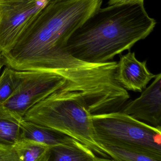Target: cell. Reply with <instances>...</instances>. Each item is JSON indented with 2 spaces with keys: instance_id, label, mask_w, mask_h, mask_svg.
Masks as SVG:
<instances>
[{
  "instance_id": "1",
  "label": "cell",
  "mask_w": 161,
  "mask_h": 161,
  "mask_svg": "<svg viewBox=\"0 0 161 161\" xmlns=\"http://www.w3.org/2000/svg\"><path fill=\"white\" fill-rule=\"evenodd\" d=\"M103 0L50 1L14 48L2 54L15 70L54 72L69 79L84 62L66 50L72 34L95 14Z\"/></svg>"
},
{
  "instance_id": "2",
  "label": "cell",
  "mask_w": 161,
  "mask_h": 161,
  "mask_svg": "<svg viewBox=\"0 0 161 161\" xmlns=\"http://www.w3.org/2000/svg\"><path fill=\"white\" fill-rule=\"evenodd\" d=\"M156 25L144 5L101 7L72 34L66 50L84 62H109L146 39Z\"/></svg>"
},
{
  "instance_id": "3",
  "label": "cell",
  "mask_w": 161,
  "mask_h": 161,
  "mask_svg": "<svg viewBox=\"0 0 161 161\" xmlns=\"http://www.w3.org/2000/svg\"><path fill=\"white\" fill-rule=\"evenodd\" d=\"M92 112L91 104L82 95L62 89L31 107L23 119L66 135L87 146L98 157L112 161L96 139Z\"/></svg>"
},
{
  "instance_id": "4",
  "label": "cell",
  "mask_w": 161,
  "mask_h": 161,
  "mask_svg": "<svg viewBox=\"0 0 161 161\" xmlns=\"http://www.w3.org/2000/svg\"><path fill=\"white\" fill-rule=\"evenodd\" d=\"M100 144L126 146L161 157V127H155L121 111L92 115Z\"/></svg>"
},
{
  "instance_id": "5",
  "label": "cell",
  "mask_w": 161,
  "mask_h": 161,
  "mask_svg": "<svg viewBox=\"0 0 161 161\" xmlns=\"http://www.w3.org/2000/svg\"><path fill=\"white\" fill-rule=\"evenodd\" d=\"M49 0H0V53L11 51Z\"/></svg>"
},
{
  "instance_id": "6",
  "label": "cell",
  "mask_w": 161,
  "mask_h": 161,
  "mask_svg": "<svg viewBox=\"0 0 161 161\" xmlns=\"http://www.w3.org/2000/svg\"><path fill=\"white\" fill-rule=\"evenodd\" d=\"M120 111L152 126L161 127V73L156 74L138 98L126 103Z\"/></svg>"
},
{
  "instance_id": "7",
  "label": "cell",
  "mask_w": 161,
  "mask_h": 161,
  "mask_svg": "<svg viewBox=\"0 0 161 161\" xmlns=\"http://www.w3.org/2000/svg\"><path fill=\"white\" fill-rule=\"evenodd\" d=\"M155 76L148 69L147 61H138L135 53L130 50L119 56L115 80L127 91L141 93Z\"/></svg>"
},
{
  "instance_id": "8",
  "label": "cell",
  "mask_w": 161,
  "mask_h": 161,
  "mask_svg": "<svg viewBox=\"0 0 161 161\" xmlns=\"http://www.w3.org/2000/svg\"><path fill=\"white\" fill-rule=\"evenodd\" d=\"M50 161H102L106 160L98 157L84 144L69 136L64 144L51 147Z\"/></svg>"
},
{
  "instance_id": "9",
  "label": "cell",
  "mask_w": 161,
  "mask_h": 161,
  "mask_svg": "<svg viewBox=\"0 0 161 161\" xmlns=\"http://www.w3.org/2000/svg\"><path fill=\"white\" fill-rule=\"evenodd\" d=\"M19 125L21 130V138L33 139L50 147L62 145L69 137L58 131L25 119L20 120Z\"/></svg>"
},
{
  "instance_id": "10",
  "label": "cell",
  "mask_w": 161,
  "mask_h": 161,
  "mask_svg": "<svg viewBox=\"0 0 161 161\" xmlns=\"http://www.w3.org/2000/svg\"><path fill=\"white\" fill-rule=\"evenodd\" d=\"M13 146L19 161H50L51 147L44 143L22 138Z\"/></svg>"
},
{
  "instance_id": "11",
  "label": "cell",
  "mask_w": 161,
  "mask_h": 161,
  "mask_svg": "<svg viewBox=\"0 0 161 161\" xmlns=\"http://www.w3.org/2000/svg\"><path fill=\"white\" fill-rule=\"evenodd\" d=\"M108 152L112 161H161V157L138 149L108 144H101Z\"/></svg>"
},
{
  "instance_id": "12",
  "label": "cell",
  "mask_w": 161,
  "mask_h": 161,
  "mask_svg": "<svg viewBox=\"0 0 161 161\" xmlns=\"http://www.w3.org/2000/svg\"><path fill=\"white\" fill-rule=\"evenodd\" d=\"M20 138L19 122L14 119L0 118V143L14 145Z\"/></svg>"
},
{
  "instance_id": "13",
  "label": "cell",
  "mask_w": 161,
  "mask_h": 161,
  "mask_svg": "<svg viewBox=\"0 0 161 161\" xmlns=\"http://www.w3.org/2000/svg\"><path fill=\"white\" fill-rule=\"evenodd\" d=\"M14 88L12 69L6 66L0 76V105L10 97Z\"/></svg>"
},
{
  "instance_id": "14",
  "label": "cell",
  "mask_w": 161,
  "mask_h": 161,
  "mask_svg": "<svg viewBox=\"0 0 161 161\" xmlns=\"http://www.w3.org/2000/svg\"><path fill=\"white\" fill-rule=\"evenodd\" d=\"M0 161H19L13 145L0 143Z\"/></svg>"
},
{
  "instance_id": "15",
  "label": "cell",
  "mask_w": 161,
  "mask_h": 161,
  "mask_svg": "<svg viewBox=\"0 0 161 161\" xmlns=\"http://www.w3.org/2000/svg\"><path fill=\"white\" fill-rule=\"evenodd\" d=\"M145 0H109L108 6L119 5H144Z\"/></svg>"
},
{
  "instance_id": "16",
  "label": "cell",
  "mask_w": 161,
  "mask_h": 161,
  "mask_svg": "<svg viewBox=\"0 0 161 161\" xmlns=\"http://www.w3.org/2000/svg\"><path fill=\"white\" fill-rule=\"evenodd\" d=\"M3 66H5V60L3 56L2 53H0V68H2Z\"/></svg>"
},
{
  "instance_id": "17",
  "label": "cell",
  "mask_w": 161,
  "mask_h": 161,
  "mask_svg": "<svg viewBox=\"0 0 161 161\" xmlns=\"http://www.w3.org/2000/svg\"><path fill=\"white\" fill-rule=\"evenodd\" d=\"M2 68H0V70H1V69Z\"/></svg>"
},
{
  "instance_id": "18",
  "label": "cell",
  "mask_w": 161,
  "mask_h": 161,
  "mask_svg": "<svg viewBox=\"0 0 161 161\" xmlns=\"http://www.w3.org/2000/svg\"><path fill=\"white\" fill-rule=\"evenodd\" d=\"M52 1V0H49V1Z\"/></svg>"
}]
</instances>
